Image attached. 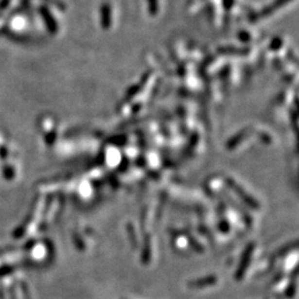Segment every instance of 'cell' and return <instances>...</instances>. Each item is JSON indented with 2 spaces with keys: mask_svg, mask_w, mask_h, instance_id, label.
Returning a JSON list of instances; mask_svg holds the SVG:
<instances>
[{
  "mask_svg": "<svg viewBox=\"0 0 299 299\" xmlns=\"http://www.w3.org/2000/svg\"><path fill=\"white\" fill-rule=\"evenodd\" d=\"M39 11H40V15H41V17L43 18V20H45L46 26L48 29H49L50 33H53V34L57 33L58 26H57V23H55V20L53 17V15L49 13V10H48L46 7H40Z\"/></svg>",
  "mask_w": 299,
  "mask_h": 299,
  "instance_id": "1",
  "label": "cell"
},
{
  "mask_svg": "<svg viewBox=\"0 0 299 299\" xmlns=\"http://www.w3.org/2000/svg\"><path fill=\"white\" fill-rule=\"evenodd\" d=\"M9 3L10 0H1V1H0V10L6 9V8L9 6Z\"/></svg>",
  "mask_w": 299,
  "mask_h": 299,
  "instance_id": "2",
  "label": "cell"
}]
</instances>
